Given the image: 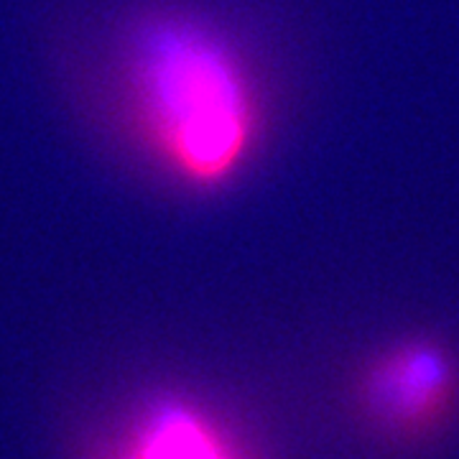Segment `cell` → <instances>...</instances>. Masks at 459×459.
I'll return each mask as SVG.
<instances>
[{
    "mask_svg": "<svg viewBox=\"0 0 459 459\" xmlns=\"http://www.w3.org/2000/svg\"><path fill=\"white\" fill-rule=\"evenodd\" d=\"M128 72L141 131L177 179L220 189L246 169L261 98L225 36L195 18H153L133 36Z\"/></svg>",
    "mask_w": 459,
    "mask_h": 459,
    "instance_id": "6da1fadb",
    "label": "cell"
},
{
    "mask_svg": "<svg viewBox=\"0 0 459 459\" xmlns=\"http://www.w3.org/2000/svg\"><path fill=\"white\" fill-rule=\"evenodd\" d=\"M128 459H230L225 446L195 413L169 409L141 434Z\"/></svg>",
    "mask_w": 459,
    "mask_h": 459,
    "instance_id": "3957f363",
    "label": "cell"
},
{
    "mask_svg": "<svg viewBox=\"0 0 459 459\" xmlns=\"http://www.w3.org/2000/svg\"><path fill=\"white\" fill-rule=\"evenodd\" d=\"M452 385L442 350L409 342L391 350L368 376V401L380 419L409 424L437 413Z\"/></svg>",
    "mask_w": 459,
    "mask_h": 459,
    "instance_id": "7a4b0ae2",
    "label": "cell"
}]
</instances>
